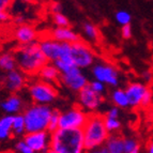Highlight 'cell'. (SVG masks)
<instances>
[{
    "instance_id": "obj_4",
    "label": "cell",
    "mask_w": 153,
    "mask_h": 153,
    "mask_svg": "<svg viewBox=\"0 0 153 153\" xmlns=\"http://www.w3.org/2000/svg\"><path fill=\"white\" fill-rule=\"evenodd\" d=\"M53 108L49 105L32 104L26 108L23 116L25 119L26 134L47 131Z\"/></svg>"
},
{
    "instance_id": "obj_23",
    "label": "cell",
    "mask_w": 153,
    "mask_h": 153,
    "mask_svg": "<svg viewBox=\"0 0 153 153\" xmlns=\"http://www.w3.org/2000/svg\"><path fill=\"white\" fill-rule=\"evenodd\" d=\"M17 66L13 53H4L0 55V69L5 72H11Z\"/></svg>"
},
{
    "instance_id": "obj_1",
    "label": "cell",
    "mask_w": 153,
    "mask_h": 153,
    "mask_svg": "<svg viewBox=\"0 0 153 153\" xmlns=\"http://www.w3.org/2000/svg\"><path fill=\"white\" fill-rule=\"evenodd\" d=\"M14 57L19 71L27 75L38 74L40 70L48 63L39 43L21 45L14 51Z\"/></svg>"
},
{
    "instance_id": "obj_2",
    "label": "cell",
    "mask_w": 153,
    "mask_h": 153,
    "mask_svg": "<svg viewBox=\"0 0 153 153\" xmlns=\"http://www.w3.org/2000/svg\"><path fill=\"white\" fill-rule=\"evenodd\" d=\"M49 149L56 153H86L82 130L58 128L51 134Z\"/></svg>"
},
{
    "instance_id": "obj_16",
    "label": "cell",
    "mask_w": 153,
    "mask_h": 153,
    "mask_svg": "<svg viewBox=\"0 0 153 153\" xmlns=\"http://www.w3.org/2000/svg\"><path fill=\"white\" fill-rule=\"evenodd\" d=\"M49 38L57 42H61V43L73 44L79 42V36L70 27H63V28L56 27L51 30Z\"/></svg>"
},
{
    "instance_id": "obj_37",
    "label": "cell",
    "mask_w": 153,
    "mask_h": 153,
    "mask_svg": "<svg viewBox=\"0 0 153 153\" xmlns=\"http://www.w3.org/2000/svg\"><path fill=\"white\" fill-rule=\"evenodd\" d=\"M86 153H107L105 147H100V148H97V149H93V150H89V151H86Z\"/></svg>"
},
{
    "instance_id": "obj_8",
    "label": "cell",
    "mask_w": 153,
    "mask_h": 153,
    "mask_svg": "<svg viewBox=\"0 0 153 153\" xmlns=\"http://www.w3.org/2000/svg\"><path fill=\"white\" fill-rule=\"evenodd\" d=\"M71 57L73 64L80 70L87 69L94 62V54L92 49L82 41L71 44Z\"/></svg>"
},
{
    "instance_id": "obj_25",
    "label": "cell",
    "mask_w": 153,
    "mask_h": 153,
    "mask_svg": "<svg viewBox=\"0 0 153 153\" xmlns=\"http://www.w3.org/2000/svg\"><path fill=\"white\" fill-rule=\"evenodd\" d=\"M60 114L61 112L59 111L58 109H53V114H51V117L49 119L48 128H47V132L49 134H53V133L56 132L59 128V117H60Z\"/></svg>"
},
{
    "instance_id": "obj_13",
    "label": "cell",
    "mask_w": 153,
    "mask_h": 153,
    "mask_svg": "<svg viewBox=\"0 0 153 153\" xmlns=\"http://www.w3.org/2000/svg\"><path fill=\"white\" fill-rule=\"evenodd\" d=\"M26 85V76L23 72L19 70H13L8 72L5 77L3 78L2 86L7 91L11 93L21 91Z\"/></svg>"
},
{
    "instance_id": "obj_32",
    "label": "cell",
    "mask_w": 153,
    "mask_h": 153,
    "mask_svg": "<svg viewBox=\"0 0 153 153\" xmlns=\"http://www.w3.org/2000/svg\"><path fill=\"white\" fill-rule=\"evenodd\" d=\"M121 36L125 40H128V39L132 38V26H131V24L130 25L122 26V28H121Z\"/></svg>"
},
{
    "instance_id": "obj_17",
    "label": "cell",
    "mask_w": 153,
    "mask_h": 153,
    "mask_svg": "<svg viewBox=\"0 0 153 153\" xmlns=\"http://www.w3.org/2000/svg\"><path fill=\"white\" fill-rule=\"evenodd\" d=\"M0 107L2 108L3 111L7 112L8 115H17V114H19L22 108H23V101H22L21 97H17L16 94H12L0 103Z\"/></svg>"
},
{
    "instance_id": "obj_24",
    "label": "cell",
    "mask_w": 153,
    "mask_h": 153,
    "mask_svg": "<svg viewBox=\"0 0 153 153\" xmlns=\"http://www.w3.org/2000/svg\"><path fill=\"white\" fill-rule=\"evenodd\" d=\"M82 30H84L85 36L88 39L92 40V41H97L99 39V29L97 28V26H94L91 23H85L82 26Z\"/></svg>"
},
{
    "instance_id": "obj_7",
    "label": "cell",
    "mask_w": 153,
    "mask_h": 153,
    "mask_svg": "<svg viewBox=\"0 0 153 153\" xmlns=\"http://www.w3.org/2000/svg\"><path fill=\"white\" fill-rule=\"evenodd\" d=\"M89 114L85 112L82 108L73 107L60 114L59 128L62 130H82L88 120Z\"/></svg>"
},
{
    "instance_id": "obj_14",
    "label": "cell",
    "mask_w": 153,
    "mask_h": 153,
    "mask_svg": "<svg viewBox=\"0 0 153 153\" xmlns=\"http://www.w3.org/2000/svg\"><path fill=\"white\" fill-rule=\"evenodd\" d=\"M149 88L146 87L143 84L140 82H132L126 87L125 93L128 95V104L131 107H138L140 106L143 97L149 91Z\"/></svg>"
},
{
    "instance_id": "obj_9",
    "label": "cell",
    "mask_w": 153,
    "mask_h": 153,
    "mask_svg": "<svg viewBox=\"0 0 153 153\" xmlns=\"http://www.w3.org/2000/svg\"><path fill=\"white\" fill-rule=\"evenodd\" d=\"M92 75L94 80L102 82L104 85L116 87L119 84L118 72L114 65L107 63H97L92 66Z\"/></svg>"
},
{
    "instance_id": "obj_27",
    "label": "cell",
    "mask_w": 153,
    "mask_h": 153,
    "mask_svg": "<svg viewBox=\"0 0 153 153\" xmlns=\"http://www.w3.org/2000/svg\"><path fill=\"white\" fill-rule=\"evenodd\" d=\"M105 128L107 130V132L109 133H114L116 131H118L121 128V122L119 121V119H111V118H107L105 117Z\"/></svg>"
},
{
    "instance_id": "obj_29",
    "label": "cell",
    "mask_w": 153,
    "mask_h": 153,
    "mask_svg": "<svg viewBox=\"0 0 153 153\" xmlns=\"http://www.w3.org/2000/svg\"><path fill=\"white\" fill-rule=\"evenodd\" d=\"M137 148H139V145H138L135 138H123V150H124V153H131Z\"/></svg>"
},
{
    "instance_id": "obj_43",
    "label": "cell",
    "mask_w": 153,
    "mask_h": 153,
    "mask_svg": "<svg viewBox=\"0 0 153 153\" xmlns=\"http://www.w3.org/2000/svg\"><path fill=\"white\" fill-rule=\"evenodd\" d=\"M7 153H13V152H7Z\"/></svg>"
},
{
    "instance_id": "obj_21",
    "label": "cell",
    "mask_w": 153,
    "mask_h": 153,
    "mask_svg": "<svg viewBox=\"0 0 153 153\" xmlns=\"http://www.w3.org/2000/svg\"><path fill=\"white\" fill-rule=\"evenodd\" d=\"M12 135L17 136V137L26 135V125L23 114H17V115L13 116Z\"/></svg>"
},
{
    "instance_id": "obj_30",
    "label": "cell",
    "mask_w": 153,
    "mask_h": 153,
    "mask_svg": "<svg viewBox=\"0 0 153 153\" xmlns=\"http://www.w3.org/2000/svg\"><path fill=\"white\" fill-rule=\"evenodd\" d=\"M88 86H89L92 91H94L97 94H102L103 92L105 91V85L102 84V82H97V80H93V82H90Z\"/></svg>"
},
{
    "instance_id": "obj_35",
    "label": "cell",
    "mask_w": 153,
    "mask_h": 153,
    "mask_svg": "<svg viewBox=\"0 0 153 153\" xmlns=\"http://www.w3.org/2000/svg\"><path fill=\"white\" fill-rule=\"evenodd\" d=\"M11 4L12 2L9 0H0V11H7L10 8Z\"/></svg>"
},
{
    "instance_id": "obj_20",
    "label": "cell",
    "mask_w": 153,
    "mask_h": 153,
    "mask_svg": "<svg viewBox=\"0 0 153 153\" xmlns=\"http://www.w3.org/2000/svg\"><path fill=\"white\" fill-rule=\"evenodd\" d=\"M13 116L7 115L0 119V141L5 140L12 135Z\"/></svg>"
},
{
    "instance_id": "obj_42",
    "label": "cell",
    "mask_w": 153,
    "mask_h": 153,
    "mask_svg": "<svg viewBox=\"0 0 153 153\" xmlns=\"http://www.w3.org/2000/svg\"><path fill=\"white\" fill-rule=\"evenodd\" d=\"M46 153H56V152H55V151H53V150H51V149H49V150L47 151V152H46Z\"/></svg>"
},
{
    "instance_id": "obj_36",
    "label": "cell",
    "mask_w": 153,
    "mask_h": 153,
    "mask_svg": "<svg viewBox=\"0 0 153 153\" xmlns=\"http://www.w3.org/2000/svg\"><path fill=\"white\" fill-rule=\"evenodd\" d=\"M10 19V14L8 11H0V23L7 22Z\"/></svg>"
},
{
    "instance_id": "obj_38",
    "label": "cell",
    "mask_w": 153,
    "mask_h": 153,
    "mask_svg": "<svg viewBox=\"0 0 153 153\" xmlns=\"http://www.w3.org/2000/svg\"><path fill=\"white\" fill-rule=\"evenodd\" d=\"M51 10H53V12L55 13H62V5L60 4V3H54L53 4V7H51Z\"/></svg>"
},
{
    "instance_id": "obj_3",
    "label": "cell",
    "mask_w": 153,
    "mask_h": 153,
    "mask_svg": "<svg viewBox=\"0 0 153 153\" xmlns=\"http://www.w3.org/2000/svg\"><path fill=\"white\" fill-rule=\"evenodd\" d=\"M105 117L100 114H89L88 120L82 128L84 143L86 151L103 147L109 137V133L105 128Z\"/></svg>"
},
{
    "instance_id": "obj_31",
    "label": "cell",
    "mask_w": 153,
    "mask_h": 153,
    "mask_svg": "<svg viewBox=\"0 0 153 153\" xmlns=\"http://www.w3.org/2000/svg\"><path fill=\"white\" fill-rule=\"evenodd\" d=\"M15 149L17 153H34L24 140L17 141V143L15 145Z\"/></svg>"
},
{
    "instance_id": "obj_10",
    "label": "cell",
    "mask_w": 153,
    "mask_h": 153,
    "mask_svg": "<svg viewBox=\"0 0 153 153\" xmlns=\"http://www.w3.org/2000/svg\"><path fill=\"white\" fill-rule=\"evenodd\" d=\"M60 80L66 88L75 92H79L88 86L87 77L85 76L82 70L76 66H73L68 72L60 74Z\"/></svg>"
},
{
    "instance_id": "obj_15",
    "label": "cell",
    "mask_w": 153,
    "mask_h": 153,
    "mask_svg": "<svg viewBox=\"0 0 153 153\" xmlns=\"http://www.w3.org/2000/svg\"><path fill=\"white\" fill-rule=\"evenodd\" d=\"M14 36L21 45H28L36 43V40L38 39V32L31 25L24 24L15 29Z\"/></svg>"
},
{
    "instance_id": "obj_39",
    "label": "cell",
    "mask_w": 153,
    "mask_h": 153,
    "mask_svg": "<svg viewBox=\"0 0 153 153\" xmlns=\"http://www.w3.org/2000/svg\"><path fill=\"white\" fill-rule=\"evenodd\" d=\"M15 24H17L18 26L24 25V24H25V18H24V16H22V15L16 16L15 17Z\"/></svg>"
},
{
    "instance_id": "obj_44",
    "label": "cell",
    "mask_w": 153,
    "mask_h": 153,
    "mask_svg": "<svg viewBox=\"0 0 153 153\" xmlns=\"http://www.w3.org/2000/svg\"><path fill=\"white\" fill-rule=\"evenodd\" d=\"M0 79H1V75H0Z\"/></svg>"
},
{
    "instance_id": "obj_34",
    "label": "cell",
    "mask_w": 153,
    "mask_h": 153,
    "mask_svg": "<svg viewBox=\"0 0 153 153\" xmlns=\"http://www.w3.org/2000/svg\"><path fill=\"white\" fill-rule=\"evenodd\" d=\"M151 101H152V92L149 90V91L147 92V94L145 95V97H143L140 106L141 107H147V106H149V104L151 103Z\"/></svg>"
},
{
    "instance_id": "obj_11",
    "label": "cell",
    "mask_w": 153,
    "mask_h": 153,
    "mask_svg": "<svg viewBox=\"0 0 153 153\" xmlns=\"http://www.w3.org/2000/svg\"><path fill=\"white\" fill-rule=\"evenodd\" d=\"M51 134L47 131L26 134L23 140L29 146L34 153H46L51 147Z\"/></svg>"
},
{
    "instance_id": "obj_22",
    "label": "cell",
    "mask_w": 153,
    "mask_h": 153,
    "mask_svg": "<svg viewBox=\"0 0 153 153\" xmlns=\"http://www.w3.org/2000/svg\"><path fill=\"white\" fill-rule=\"evenodd\" d=\"M111 101L118 108H126L130 106L128 104V95L125 93V90L123 89H116L111 92Z\"/></svg>"
},
{
    "instance_id": "obj_40",
    "label": "cell",
    "mask_w": 153,
    "mask_h": 153,
    "mask_svg": "<svg viewBox=\"0 0 153 153\" xmlns=\"http://www.w3.org/2000/svg\"><path fill=\"white\" fill-rule=\"evenodd\" d=\"M148 153H153V141H151L148 146Z\"/></svg>"
},
{
    "instance_id": "obj_18",
    "label": "cell",
    "mask_w": 153,
    "mask_h": 153,
    "mask_svg": "<svg viewBox=\"0 0 153 153\" xmlns=\"http://www.w3.org/2000/svg\"><path fill=\"white\" fill-rule=\"evenodd\" d=\"M38 75L41 80H43V82H48V84L57 82V80L60 79V73H59V71L56 69V66L53 63L46 64L44 68H42V69L40 70Z\"/></svg>"
},
{
    "instance_id": "obj_19",
    "label": "cell",
    "mask_w": 153,
    "mask_h": 153,
    "mask_svg": "<svg viewBox=\"0 0 153 153\" xmlns=\"http://www.w3.org/2000/svg\"><path fill=\"white\" fill-rule=\"evenodd\" d=\"M107 153H124L123 150V138L118 134L109 135L104 145Z\"/></svg>"
},
{
    "instance_id": "obj_26",
    "label": "cell",
    "mask_w": 153,
    "mask_h": 153,
    "mask_svg": "<svg viewBox=\"0 0 153 153\" xmlns=\"http://www.w3.org/2000/svg\"><path fill=\"white\" fill-rule=\"evenodd\" d=\"M115 18L119 25L125 26V25H130L131 19H132V15L128 12H126V11H118L116 13Z\"/></svg>"
},
{
    "instance_id": "obj_28",
    "label": "cell",
    "mask_w": 153,
    "mask_h": 153,
    "mask_svg": "<svg viewBox=\"0 0 153 153\" xmlns=\"http://www.w3.org/2000/svg\"><path fill=\"white\" fill-rule=\"evenodd\" d=\"M53 22H54L55 25L57 27H59V28L69 27L70 25V22L68 19V17L64 14H62V13H55V14H53Z\"/></svg>"
},
{
    "instance_id": "obj_33",
    "label": "cell",
    "mask_w": 153,
    "mask_h": 153,
    "mask_svg": "<svg viewBox=\"0 0 153 153\" xmlns=\"http://www.w3.org/2000/svg\"><path fill=\"white\" fill-rule=\"evenodd\" d=\"M120 116V110L118 107H111L108 109L107 114H106V117L107 118H111V119H118Z\"/></svg>"
},
{
    "instance_id": "obj_12",
    "label": "cell",
    "mask_w": 153,
    "mask_h": 153,
    "mask_svg": "<svg viewBox=\"0 0 153 153\" xmlns=\"http://www.w3.org/2000/svg\"><path fill=\"white\" fill-rule=\"evenodd\" d=\"M103 99L102 94H97L94 91H92L90 89L89 86L85 87L82 90L78 92V102L82 105V107L87 109L91 114L97 110L101 105L103 104Z\"/></svg>"
},
{
    "instance_id": "obj_5",
    "label": "cell",
    "mask_w": 153,
    "mask_h": 153,
    "mask_svg": "<svg viewBox=\"0 0 153 153\" xmlns=\"http://www.w3.org/2000/svg\"><path fill=\"white\" fill-rule=\"evenodd\" d=\"M39 46L48 61L55 62L57 60H61L73 64L71 57V44L61 43L51 38H45L40 41Z\"/></svg>"
},
{
    "instance_id": "obj_41",
    "label": "cell",
    "mask_w": 153,
    "mask_h": 153,
    "mask_svg": "<svg viewBox=\"0 0 153 153\" xmlns=\"http://www.w3.org/2000/svg\"><path fill=\"white\" fill-rule=\"evenodd\" d=\"M131 153H139V148H137L136 150H134L133 152H131Z\"/></svg>"
},
{
    "instance_id": "obj_6",
    "label": "cell",
    "mask_w": 153,
    "mask_h": 153,
    "mask_svg": "<svg viewBox=\"0 0 153 153\" xmlns=\"http://www.w3.org/2000/svg\"><path fill=\"white\" fill-rule=\"evenodd\" d=\"M29 94L33 101V104L49 105L56 100L58 91L51 84L38 80L29 86Z\"/></svg>"
}]
</instances>
